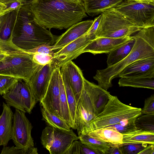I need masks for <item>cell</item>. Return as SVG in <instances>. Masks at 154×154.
I'll return each mask as SVG.
<instances>
[{"instance_id":"10","label":"cell","mask_w":154,"mask_h":154,"mask_svg":"<svg viewBox=\"0 0 154 154\" xmlns=\"http://www.w3.org/2000/svg\"><path fill=\"white\" fill-rule=\"evenodd\" d=\"M25 112L15 109L13 119L11 140L18 148L26 150L34 147L31 136L32 126Z\"/></svg>"},{"instance_id":"39","label":"cell","mask_w":154,"mask_h":154,"mask_svg":"<svg viewBox=\"0 0 154 154\" xmlns=\"http://www.w3.org/2000/svg\"><path fill=\"white\" fill-rule=\"evenodd\" d=\"M142 114H154V94L146 99L144 107L141 110Z\"/></svg>"},{"instance_id":"16","label":"cell","mask_w":154,"mask_h":154,"mask_svg":"<svg viewBox=\"0 0 154 154\" xmlns=\"http://www.w3.org/2000/svg\"><path fill=\"white\" fill-rule=\"evenodd\" d=\"M132 38V36L118 38L96 37L86 46L83 50L82 53L89 52L94 55L109 53L130 40Z\"/></svg>"},{"instance_id":"40","label":"cell","mask_w":154,"mask_h":154,"mask_svg":"<svg viewBox=\"0 0 154 154\" xmlns=\"http://www.w3.org/2000/svg\"><path fill=\"white\" fill-rule=\"evenodd\" d=\"M105 128L114 130L123 134L138 130L136 126L131 127L123 126L120 125L119 123Z\"/></svg>"},{"instance_id":"20","label":"cell","mask_w":154,"mask_h":154,"mask_svg":"<svg viewBox=\"0 0 154 154\" xmlns=\"http://www.w3.org/2000/svg\"><path fill=\"white\" fill-rule=\"evenodd\" d=\"M3 111L0 115V146H6L11 140L14 113L11 106L3 102Z\"/></svg>"},{"instance_id":"29","label":"cell","mask_w":154,"mask_h":154,"mask_svg":"<svg viewBox=\"0 0 154 154\" xmlns=\"http://www.w3.org/2000/svg\"><path fill=\"white\" fill-rule=\"evenodd\" d=\"M59 86L60 101L62 118L69 125L71 128H73L67 101L65 85L60 71L59 75Z\"/></svg>"},{"instance_id":"23","label":"cell","mask_w":154,"mask_h":154,"mask_svg":"<svg viewBox=\"0 0 154 154\" xmlns=\"http://www.w3.org/2000/svg\"><path fill=\"white\" fill-rule=\"evenodd\" d=\"M19 11L15 10L0 16V39L7 41L13 38Z\"/></svg>"},{"instance_id":"9","label":"cell","mask_w":154,"mask_h":154,"mask_svg":"<svg viewBox=\"0 0 154 154\" xmlns=\"http://www.w3.org/2000/svg\"><path fill=\"white\" fill-rule=\"evenodd\" d=\"M2 97L10 106L29 114L38 102L27 82L20 78Z\"/></svg>"},{"instance_id":"46","label":"cell","mask_w":154,"mask_h":154,"mask_svg":"<svg viewBox=\"0 0 154 154\" xmlns=\"http://www.w3.org/2000/svg\"><path fill=\"white\" fill-rule=\"evenodd\" d=\"M14 0H0V2L5 4L8 3Z\"/></svg>"},{"instance_id":"13","label":"cell","mask_w":154,"mask_h":154,"mask_svg":"<svg viewBox=\"0 0 154 154\" xmlns=\"http://www.w3.org/2000/svg\"><path fill=\"white\" fill-rule=\"evenodd\" d=\"M60 67L54 69L44 97L40 104L49 112L62 118L60 101L59 75Z\"/></svg>"},{"instance_id":"14","label":"cell","mask_w":154,"mask_h":154,"mask_svg":"<svg viewBox=\"0 0 154 154\" xmlns=\"http://www.w3.org/2000/svg\"><path fill=\"white\" fill-rule=\"evenodd\" d=\"M54 69L50 64L42 66L27 82L38 102L44 97Z\"/></svg>"},{"instance_id":"35","label":"cell","mask_w":154,"mask_h":154,"mask_svg":"<svg viewBox=\"0 0 154 154\" xmlns=\"http://www.w3.org/2000/svg\"><path fill=\"white\" fill-rule=\"evenodd\" d=\"M38 150L34 147L29 148L27 150L20 149L16 146H3L1 154H37Z\"/></svg>"},{"instance_id":"21","label":"cell","mask_w":154,"mask_h":154,"mask_svg":"<svg viewBox=\"0 0 154 154\" xmlns=\"http://www.w3.org/2000/svg\"><path fill=\"white\" fill-rule=\"evenodd\" d=\"M87 134L107 143L110 146H120L123 145L124 134L111 129L104 128L95 129Z\"/></svg>"},{"instance_id":"24","label":"cell","mask_w":154,"mask_h":154,"mask_svg":"<svg viewBox=\"0 0 154 154\" xmlns=\"http://www.w3.org/2000/svg\"><path fill=\"white\" fill-rule=\"evenodd\" d=\"M132 37L130 40L109 53L106 62L107 67L118 63L131 52L135 42V38L133 35Z\"/></svg>"},{"instance_id":"22","label":"cell","mask_w":154,"mask_h":154,"mask_svg":"<svg viewBox=\"0 0 154 154\" xmlns=\"http://www.w3.org/2000/svg\"><path fill=\"white\" fill-rule=\"evenodd\" d=\"M125 0H82L86 13L93 17L112 9Z\"/></svg>"},{"instance_id":"48","label":"cell","mask_w":154,"mask_h":154,"mask_svg":"<svg viewBox=\"0 0 154 154\" xmlns=\"http://www.w3.org/2000/svg\"><path fill=\"white\" fill-rule=\"evenodd\" d=\"M136 0V1H141V0Z\"/></svg>"},{"instance_id":"26","label":"cell","mask_w":154,"mask_h":154,"mask_svg":"<svg viewBox=\"0 0 154 154\" xmlns=\"http://www.w3.org/2000/svg\"><path fill=\"white\" fill-rule=\"evenodd\" d=\"M118 84L120 87L128 86L154 89V78L149 77L133 78H121Z\"/></svg>"},{"instance_id":"18","label":"cell","mask_w":154,"mask_h":154,"mask_svg":"<svg viewBox=\"0 0 154 154\" xmlns=\"http://www.w3.org/2000/svg\"><path fill=\"white\" fill-rule=\"evenodd\" d=\"M60 72L67 78L77 103L81 94L85 78L82 70L70 61L61 67Z\"/></svg>"},{"instance_id":"8","label":"cell","mask_w":154,"mask_h":154,"mask_svg":"<svg viewBox=\"0 0 154 154\" xmlns=\"http://www.w3.org/2000/svg\"><path fill=\"white\" fill-rule=\"evenodd\" d=\"M72 129L66 131L48 125L41 137L43 147L50 154H63L72 143L79 139Z\"/></svg>"},{"instance_id":"50","label":"cell","mask_w":154,"mask_h":154,"mask_svg":"<svg viewBox=\"0 0 154 154\" xmlns=\"http://www.w3.org/2000/svg\"><path fill=\"white\" fill-rule=\"evenodd\" d=\"M31 0V1H32V0Z\"/></svg>"},{"instance_id":"32","label":"cell","mask_w":154,"mask_h":154,"mask_svg":"<svg viewBox=\"0 0 154 154\" xmlns=\"http://www.w3.org/2000/svg\"><path fill=\"white\" fill-rule=\"evenodd\" d=\"M64 46H56L54 45H52L49 44H45L30 50L25 51L32 54L38 53L54 56L55 50H59Z\"/></svg>"},{"instance_id":"34","label":"cell","mask_w":154,"mask_h":154,"mask_svg":"<svg viewBox=\"0 0 154 154\" xmlns=\"http://www.w3.org/2000/svg\"><path fill=\"white\" fill-rule=\"evenodd\" d=\"M149 145L146 143H135L124 145L119 147L122 154H138Z\"/></svg>"},{"instance_id":"31","label":"cell","mask_w":154,"mask_h":154,"mask_svg":"<svg viewBox=\"0 0 154 154\" xmlns=\"http://www.w3.org/2000/svg\"><path fill=\"white\" fill-rule=\"evenodd\" d=\"M138 130L154 132V114H141L135 121Z\"/></svg>"},{"instance_id":"37","label":"cell","mask_w":154,"mask_h":154,"mask_svg":"<svg viewBox=\"0 0 154 154\" xmlns=\"http://www.w3.org/2000/svg\"><path fill=\"white\" fill-rule=\"evenodd\" d=\"M12 39L7 41L0 39V61L8 54L14 44Z\"/></svg>"},{"instance_id":"28","label":"cell","mask_w":154,"mask_h":154,"mask_svg":"<svg viewBox=\"0 0 154 154\" xmlns=\"http://www.w3.org/2000/svg\"><path fill=\"white\" fill-rule=\"evenodd\" d=\"M40 104L42 116V120L46 122L48 125L66 131H69L70 129V126L65 121L51 113L43 105Z\"/></svg>"},{"instance_id":"4","label":"cell","mask_w":154,"mask_h":154,"mask_svg":"<svg viewBox=\"0 0 154 154\" xmlns=\"http://www.w3.org/2000/svg\"><path fill=\"white\" fill-rule=\"evenodd\" d=\"M32 54L14 44L8 54L0 61V75L23 79L27 82L42 66L32 60Z\"/></svg>"},{"instance_id":"44","label":"cell","mask_w":154,"mask_h":154,"mask_svg":"<svg viewBox=\"0 0 154 154\" xmlns=\"http://www.w3.org/2000/svg\"><path fill=\"white\" fill-rule=\"evenodd\" d=\"M106 154H122L119 146H110Z\"/></svg>"},{"instance_id":"43","label":"cell","mask_w":154,"mask_h":154,"mask_svg":"<svg viewBox=\"0 0 154 154\" xmlns=\"http://www.w3.org/2000/svg\"><path fill=\"white\" fill-rule=\"evenodd\" d=\"M138 154H154V144H149L145 147Z\"/></svg>"},{"instance_id":"47","label":"cell","mask_w":154,"mask_h":154,"mask_svg":"<svg viewBox=\"0 0 154 154\" xmlns=\"http://www.w3.org/2000/svg\"><path fill=\"white\" fill-rule=\"evenodd\" d=\"M71 2H72L74 3H83V2L82 1V0H69Z\"/></svg>"},{"instance_id":"19","label":"cell","mask_w":154,"mask_h":154,"mask_svg":"<svg viewBox=\"0 0 154 154\" xmlns=\"http://www.w3.org/2000/svg\"><path fill=\"white\" fill-rule=\"evenodd\" d=\"M93 22V20H88L74 24L58 36L54 45L64 46L80 37L88 32Z\"/></svg>"},{"instance_id":"36","label":"cell","mask_w":154,"mask_h":154,"mask_svg":"<svg viewBox=\"0 0 154 154\" xmlns=\"http://www.w3.org/2000/svg\"><path fill=\"white\" fill-rule=\"evenodd\" d=\"M53 55L36 53L32 54V60L36 63L41 66L50 64L52 62Z\"/></svg>"},{"instance_id":"45","label":"cell","mask_w":154,"mask_h":154,"mask_svg":"<svg viewBox=\"0 0 154 154\" xmlns=\"http://www.w3.org/2000/svg\"><path fill=\"white\" fill-rule=\"evenodd\" d=\"M6 7L5 4L0 2V16L3 14Z\"/></svg>"},{"instance_id":"38","label":"cell","mask_w":154,"mask_h":154,"mask_svg":"<svg viewBox=\"0 0 154 154\" xmlns=\"http://www.w3.org/2000/svg\"><path fill=\"white\" fill-rule=\"evenodd\" d=\"M29 0H14L5 4L7 7L3 14L15 10L20 9L24 5L26 4Z\"/></svg>"},{"instance_id":"41","label":"cell","mask_w":154,"mask_h":154,"mask_svg":"<svg viewBox=\"0 0 154 154\" xmlns=\"http://www.w3.org/2000/svg\"><path fill=\"white\" fill-rule=\"evenodd\" d=\"M81 142L74 141L63 154H80Z\"/></svg>"},{"instance_id":"3","label":"cell","mask_w":154,"mask_h":154,"mask_svg":"<svg viewBox=\"0 0 154 154\" xmlns=\"http://www.w3.org/2000/svg\"><path fill=\"white\" fill-rule=\"evenodd\" d=\"M133 35L135 43L126 57L114 65L97 70L93 78L104 90L107 91L112 86V80L126 66L137 60L154 56V26L141 28Z\"/></svg>"},{"instance_id":"2","label":"cell","mask_w":154,"mask_h":154,"mask_svg":"<svg viewBox=\"0 0 154 154\" xmlns=\"http://www.w3.org/2000/svg\"><path fill=\"white\" fill-rule=\"evenodd\" d=\"M31 1L20 9L13 32L12 42L24 50L45 44L53 45L58 36L37 22L31 9Z\"/></svg>"},{"instance_id":"49","label":"cell","mask_w":154,"mask_h":154,"mask_svg":"<svg viewBox=\"0 0 154 154\" xmlns=\"http://www.w3.org/2000/svg\"><path fill=\"white\" fill-rule=\"evenodd\" d=\"M1 105V103H0V107Z\"/></svg>"},{"instance_id":"7","label":"cell","mask_w":154,"mask_h":154,"mask_svg":"<svg viewBox=\"0 0 154 154\" xmlns=\"http://www.w3.org/2000/svg\"><path fill=\"white\" fill-rule=\"evenodd\" d=\"M112 9L140 28L154 26V0H125Z\"/></svg>"},{"instance_id":"27","label":"cell","mask_w":154,"mask_h":154,"mask_svg":"<svg viewBox=\"0 0 154 154\" xmlns=\"http://www.w3.org/2000/svg\"><path fill=\"white\" fill-rule=\"evenodd\" d=\"M78 133L80 141L92 149L97 154H106L110 147L107 143L92 137L87 134L79 132Z\"/></svg>"},{"instance_id":"5","label":"cell","mask_w":154,"mask_h":154,"mask_svg":"<svg viewBox=\"0 0 154 154\" xmlns=\"http://www.w3.org/2000/svg\"><path fill=\"white\" fill-rule=\"evenodd\" d=\"M141 108L123 103L116 96L111 95L103 110L90 123L86 134L118 123L124 119L137 118L141 114Z\"/></svg>"},{"instance_id":"25","label":"cell","mask_w":154,"mask_h":154,"mask_svg":"<svg viewBox=\"0 0 154 154\" xmlns=\"http://www.w3.org/2000/svg\"><path fill=\"white\" fill-rule=\"evenodd\" d=\"M142 143L154 144V132L137 130L124 134L123 145Z\"/></svg>"},{"instance_id":"6","label":"cell","mask_w":154,"mask_h":154,"mask_svg":"<svg viewBox=\"0 0 154 154\" xmlns=\"http://www.w3.org/2000/svg\"><path fill=\"white\" fill-rule=\"evenodd\" d=\"M101 14L96 38H118L129 37L141 29L112 9L105 11Z\"/></svg>"},{"instance_id":"11","label":"cell","mask_w":154,"mask_h":154,"mask_svg":"<svg viewBox=\"0 0 154 154\" xmlns=\"http://www.w3.org/2000/svg\"><path fill=\"white\" fill-rule=\"evenodd\" d=\"M96 38V35L88 34L86 32L57 50L54 53L52 60L50 64L54 69L61 68L67 62L76 58L82 54L86 46Z\"/></svg>"},{"instance_id":"33","label":"cell","mask_w":154,"mask_h":154,"mask_svg":"<svg viewBox=\"0 0 154 154\" xmlns=\"http://www.w3.org/2000/svg\"><path fill=\"white\" fill-rule=\"evenodd\" d=\"M17 79L12 76L0 75V95H3L8 92Z\"/></svg>"},{"instance_id":"1","label":"cell","mask_w":154,"mask_h":154,"mask_svg":"<svg viewBox=\"0 0 154 154\" xmlns=\"http://www.w3.org/2000/svg\"><path fill=\"white\" fill-rule=\"evenodd\" d=\"M30 7L37 22L46 29H68L87 16L83 3L69 0H34Z\"/></svg>"},{"instance_id":"12","label":"cell","mask_w":154,"mask_h":154,"mask_svg":"<svg viewBox=\"0 0 154 154\" xmlns=\"http://www.w3.org/2000/svg\"><path fill=\"white\" fill-rule=\"evenodd\" d=\"M96 116L89 97L83 87L77 103L75 129L77 130L78 133L86 134L89 125Z\"/></svg>"},{"instance_id":"42","label":"cell","mask_w":154,"mask_h":154,"mask_svg":"<svg viewBox=\"0 0 154 154\" xmlns=\"http://www.w3.org/2000/svg\"><path fill=\"white\" fill-rule=\"evenodd\" d=\"M80 154H97V153L88 146L81 142L80 146Z\"/></svg>"},{"instance_id":"17","label":"cell","mask_w":154,"mask_h":154,"mask_svg":"<svg viewBox=\"0 0 154 154\" xmlns=\"http://www.w3.org/2000/svg\"><path fill=\"white\" fill-rule=\"evenodd\" d=\"M83 87L89 97L94 112L97 115L103 110L111 95L107 91L85 78Z\"/></svg>"},{"instance_id":"30","label":"cell","mask_w":154,"mask_h":154,"mask_svg":"<svg viewBox=\"0 0 154 154\" xmlns=\"http://www.w3.org/2000/svg\"><path fill=\"white\" fill-rule=\"evenodd\" d=\"M61 73L65 85L67 101L73 129H75V121L77 103L73 92L67 78L65 75Z\"/></svg>"},{"instance_id":"15","label":"cell","mask_w":154,"mask_h":154,"mask_svg":"<svg viewBox=\"0 0 154 154\" xmlns=\"http://www.w3.org/2000/svg\"><path fill=\"white\" fill-rule=\"evenodd\" d=\"M154 78V56L136 60L126 66L117 77Z\"/></svg>"}]
</instances>
